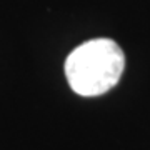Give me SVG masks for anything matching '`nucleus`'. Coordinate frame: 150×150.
<instances>
[{
    "label": "nucleus",
    "instance_id": "f257e3e1",
    "mask_svg": "<svg viewBox=\"0 0 150 150\" xmlns=\"http://www.w3.org/2000/svg\"><path fill=\"white\" fill-rule=\"evenodd\" d=\"M125 55L112 38H92L74 48L65 60L70 88L82 97H97L118 83Z\"/></svg>",
    "mask_w": 150,
    "mask_h": 150
}]
</instances>
